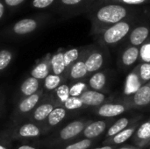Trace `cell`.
<instances>
[{
  "mask_svg": "<svg viewBox=\"0 0 150 149\" xmlns=\"http://www.w3.org/2000/svg\"><path fill=\"white\" fill-rule=\"evenodd\" d=\"M91 22V33L98 35L112 25L127 19L131 9L118 3H95L87 11Z\"/></svg>",
  "mask_w": 150,
  "mask_h": 149,
  "instance_id": "cell-1",
  "label": "cell"
},
{
  "mask_svg": "<svg viewBox=\"0 0 150 149\" xmlns=\"http://www.w3.org/2000/svg\"><path fill=\"white\" fill-rule=\"evenodd\" d=\"M50 19L48 12H38L25 17L4 27L0 31V39L13 40L26 38L42 29Z\"/></svg>",
  "mask_w": 150,
  "mask_h": 149,
  "instance_id": "cell-2",
  "label": "cell"
},
{
  "mask_svg": "<svg viewBox=\"0 0 150 149\" xmlns=\"http://www.w3.org/2000/svg\"><path fill=\"white\" fill-rule=\"evenodd\" d=\"M42 135H45L42 126L25 121L18 125H10L9 127L1 133V139L4 142H10L12 141H21L35 140Z\"/></svg>",
  "mask_w": 150,
  "mask_h": 149,
  "instance_id": "cell-3",
  "label": "cell"
},
{
  "mask_svg": "<svg viewBox=\"0 0 150 149\" xmlns=\"http://www.w3.org/2000/svg\"><path fill=\"white\" fill-rule=\"evenodd\" d=\"M92 122L90 119H77L66 125L54 135L43 141L42 145L46 148H55L69 142L80 135L84 128Z\"/></svg>",
  "mask_w": 150,
  "mask_h": 149,
  "instance_id": "cell-4",
  "label": "cell"
},
{
  "mask_svg": "<svg viewBox=\"0 0 150 149\" xmlns=\"http://www.w3.org/2000/svg\"><path fill=\"white\" fill-rule=\"evenodd\" d=\"M46 92L42 87L35 94L18 101L15 109L11 115L10 125L13 126L25 122L27 119V118L30 116V114L33 112L35 107L42 100Z\"/></svg>",
  "mask_w": 150,
  "mask_h": 149,
  "instance_id": "cell-5",
  "label": "cell"
},
{
  "mask_svg": "<svg viewBox=\"0 0 150 149\" xmlns=\"http://www.w3.org/2000/svg\"><path fill=\"white\" fill-rule=\"evenodd\" d=\"M132 25V22L127 18L122 20L97 35L98 41L104 47L114 46L127 37V35L131 32Z\"/></svg>",
  "mask_w": 150,
  "mask_h": 149,
  "instance_id": "cell-6",
  "label": "cell"
},
{
  "mask_svg": "<svg viewBox=\"0 0 150 149\" xmlns=\"http://www.w3.org/2000/svg\"><path fill=\"white\" fill-rule=\"evenodd\" d=\"M98 0H58L54 11L62 18H70L88 11Z\"/></svg>",
  "mask_w": 150,
  "mask_h": 149,
  "instance_id": "cell-7",
  "label": "cell"
},
{
  "mask_svg": "<svg viewBox=\"0 0 150 149\" xmlns=\"http://www.w3.org/2000/svg\"><path fill=\"white\" fill-rule=\"evenodd\" d=\"M129 110L139 109L150 105V82L143 84L136 91L121 99Z\"/></svg>",
  "mask_w": 150,
  "mask_h": 149,
  "instance_id": "cell-8",
  "label": "cell"
},
{
  "mask_svg": "<svg viewBox=\"0 0 150 149\" xmlns=\"http://www.w3.org/2000/svg\"><path fill=\"white\" fill-rule=\"evenodd\" d=\"M55 105L52 101L50 96L48 93H46L42 100L40 102V104L35 107L33 112L30 114V116L27 118L25 121L32 122L40 126H42L43 123L46 121L49 114L52 112V111L55 108Z\"/></svg>",
  "mask_w": 150,
  "mask_h": 149,
  "instance_id": "cell-9",
  "label": "cell"
},
{
  "mask_svg": "<svg viewBox=\"0 0 150 149\" xmlns=\"http://www.w3.org/2000/svg\"><path fill=\"white\" fill-rule=\"evenodd\" d=\"M103 46H90L88 54L85 60V65L87 71L90 74H93L101 69L105 61V53L102 49Z\"/></svg>",
  "mask_w": 150,
  "mask_h": 149,
  "instance_id": "cell-10",
  "label": "cell"
},
{
  "mask_svg": "<svg viewBox=\"0 0 150 149\" xmlns=\"http://www.w3.org/2000/svg\"><path fill=\"white\" fill-rule=\"evenodd\" d=\"M89 47L90 46L83 47L79 59L69 68L66 74L67 80H69L74 83L77 81H83V79H85V77L89 76V73L87 71V68L85 65V60H86Z\"/></svg>",
  "mask_w": 150,
  "mask_h": 149,
  "instance_id": "cell-11",
  "label": "cell"
},
{
  "mask_svg": "<svg viewBox=\"0 0 150 149\" xmlns=\"http://www.w3.org/2000/svg\"><path fill=\"white\" fill-rule=\"evenodd\" d=\"M42 87H43V83L41 81L36 79L31 76L26 77L22 82V83L20 84V86L18 90V92L16 95L17 102L25 97H30V96L35 94Z\"/></svg>",
  "mask_w": 150,
  "mask_h": 149,
  "instance_id": "cell-12",
  "label": "cell"
},
{
  "mask_svg": "<svg viewBox=\"0 0 150 149\" xmlns=\"http://www.w3.org/2000/svg\"><path fill=\"white\" fill-rule=\"evenodd\" d=\"M51 56V54H47L45 56L40 59L31 69L30 76L43 82L44 79L52 73Z\"/></svg>",
  "mask_w": 150,
  "mask_h": 149,
  "instance_id": "cell-13",
  "label": "cell"
},
{
  "mask_svg": "<svg viewBox=\"0 0 150 149\" xmlns=\"http://www.w3.org/2000/svg\"><path fill=\"white\" fill-rule=\"evenodd\" d=\"M129 110V108L123 103H106L98 106L95 112L98 116L104 118H113L119 116L125 112Z\"/></svg>",
  "mask_w": 150,
  "mask_h": 149,
  "instance_id": "cell-14",
  "label": "cell"
},
{
  "mask_svg": "<svg viewBox=\"0 0 150 149\" xmlns=\"http://www.w3.org/2000/svg\"><path fill=\"white\" fill-rule=\"evenodd\" d=\"M68 111L63 107H55L52 112L49 114L46 121L43 123L42 127L45 132V135L55 128L59 124H61L66 118Z\"/></svg>",
  "mask_w": 150,
  "mask_h": 149,
  "instance_id": "cell-15",
  "label": "cell"
},
{
  "mask_svg": "<svg viewBox=\"0 0 150 149\" xmlns=\"http://www.w3.org/2000/svg\"><path fill=\"white\" fill-rule=\"evenodd\" d=\"M133 142L136 147L144 148L150 144V119L142 123L133 135Z\"/></svg>",
  "mask_w": 150,
  "mask_h": 149,
  "instance_id": "cell-16",
  "label": "cell"
},
{
  "mask_svg": "<svg viewBox=\"0 0 150 149\" xmlns=\"http://www.w3.org/2000/svg\"><path fill=\"white\" fill-rule=\"evenodd\" d=\"M80 99L82 100L85 107H98L104 105V103L107 100V97L100 91H96L89 89L80 97Z\"/></svg>",
  "mask_w": 150,
  "mask_h": 149,
  "instance_id": "cell-17",
  "label": "cell"
},
{
  "mask_svg": "<svg viewBox=\"0 0 150 149\" xmlns=\"http://www.w3.org/2000/svg\"><path fill=\"white\" fill-rule=\"evenodd\" d=\"M138 126H139V125L136 122L134 123L129 127L126 128L125 130H123L122 132L119 133L118 134H116V135H114L112 137L105 139V141L103 142V145L104 146L119 145V144H122V143L126 142L127 140H129L131 137H133V135L136 132Z\"/></svg>",
  "mask_w": 150,
  "mask_h": 149,
  "instance_id": "cell-18",
  "label": "cell"
},
{
  "mask_svg": "<svg viewBox=\"0 0 150 149\" xmlns=\"http://www.w3.org/2000/svg\"><path fill=\"white\" fill-rule=\"evenodd\" d=\"M150 29L149 26L146 25H140L133 30H131L128 41L130 46L134 47H141L143 43H145L149 37Z\"/></svg>",
  "mask_w": 150,
  "mask_h": 149,
  "instance_id": "cell-19",
  "label": "cell"
},
{
  "mask_svg": "<svg viewBox=\"0 0 150 149\" xmlns=\"http://www.w3.org/2000/svg\"><path fill=\"white\" fill-rule=\"evenodd\" d=\"M108 122L104 120H98L94 122H91L83 131L81 135L84 139H95L98 137L100 134H102L105 130L107 128Z\"/></svg>",
  "mask_w": 150,
  "mask_h": 149,
  "instance_id": "cell-20",
  "label": "cell"
},
{
  "mask_svg": "<svg viewBox=\"0 0 150 149\" xmlns=\"http://www.w3.org/2000/svg\"><path fill=\"white\" fill-rule=\"evenodd\" d=\"M52 101L56 107H62L64 103L70 97L69 95V84L66 83L61 84L53 92L48 93Z\"/></svg>",
  "mask_w": 150,
  "mask_h": 149,
  "instance_id": "cell-21",
  "label": "cell"
},
{
  "mask_svg": "<svg viewBox=\"0 0 150 149\" xmlns=\"http://www.w3.org/2000/svg\"><path fill=\"white\" fill-rule=\"evenodd\" d=\"M140 59V47L129 46L122 53L120 56V63L124 68L133 66Z\"/></svg>",
  "mask_w": 150,
  "mask_h": 149,
  "instance_id": "cell-22",
  "label": "cell"
},
{
  "mask_svg": "<svg viewBox=\"0 0 150 149\" xmlns=\"http://www.w3.org/2000/svg\"><path fill=\"white\" fill-rule=\"evenodd\" d=\"M63 54H64V51L62 49L58 50L56 53L52 54V56H51V69H52V74L57 75V76H62L65 77L66 68H65Z\"/></svg>",
  "mask_w": 150,
  "mask_h": 149,
  "instance_id": "cell-23",
  "label": "cell"
},
{
  "mask_svg": "<svg viewBox=\"0 0 150 149\" xmlns=\"http://www.w3.org/2000/svg\"><path fill=\"white\" fill-rule=\"evenodd\" d=\"M107 83V76L105 72L98 71L96 73L91 74L88 80V86L90 90H93L96 91H102L105 90Z\"/></svg>",
  "mask_w": 150,
  "mask_h": 149,
  "instance_id": "cell-24",
  "label": "cell"
},
{
  "mask_svg": "<svg viewBox=\"0 0 150 149\" xmlns=\"http://www.w3.org/2000/svg\"><path fill=\"white\" fill-rule=\"evenodd\" d=\"M66 82H67L66 77H64L62 76L54 75L51 73L42 82L43 83V89H44L46 93H51L55 89H57L61 84H62Z\"/></svg>",
  "mask_w": 150,
  "mask_h": 149,
  "instance_id": "cell-25",
  "label": "cell"
},
{
  "mask_svg": "<svg viewBox=\"0 0 150 149\" xmlns=\"http://www.w3.org/2000/svg\"><path fill=\"white\" fill-rule=\"evenodd\" d=\"M58 0H30L29 7L40 12H46L48 10H54Z\"/></svg>",
  "mask_w": 150,
  "mask_h": 149,
  "instance_id": "cell-26",
  "label": "cell"
},
{
  "mask_svg": "<svg viewBox=\"0 0 150 149\" xmlns=\"http://www.w3.org/2000/svg\"><path fill=\"white\" fill-rule=\"evenodd\" d=\"M132 123V119L129 118H121L120 119H118L116 122H114L107 130L106 132V139L112 137L116 134H118L119 133L122 132L123 130H125L126 128H127Z\"/></svg>",
  "mask_w": 150,
  "mask_h": 149,
  "instance_id": "cell-27",
  "label": "cell"
},
{
  "mask_svg": "<svg viewBox=\"0 0 150 149\" xmlns=\"http://www.w3.org/2000/svg\"><path fill=\"white\" fill-rule=\"evenodd\" d=\"M83 49V47H74V48H70V49H68V50L64 51L63 58H64V63H65V68H66L65 77H66V74H67L69 68L81 56Z\"/></svg>",
  "mask_w": 150,
  "mask_h": 149,
  "instance_id": "cell-28",
  "label": "cell"
},
{
  "mask_svg": "<svg viewBox=\"0 0 150 149\" xmlns=\"http://www.w3.org/2000/svg\"><path fill=\"white\" fill-rule=\"evenodd\" d=\"M14 59V51L5 47L0 49V74L4 72Z\"/></svg>",
  "mask_w": 150,
  "mask_h": 149,
  "instance_id": "cell-29",
  "label": "cell"
},
{
  "mask_svg": "<svg viewBox=\"0 0 150 149\" xmlns=\"http://www.w3.org/2000/svg\"><path fill=\"white\" fill-rule=\"evenodd\" d=\"M89 90V86L84 81H77L69 84V95L74 97H80L86 90Z\"/></svg>",
  "mask_w": 150,
  "mask_h": 149,
  "instance_id": "cell-30",
  "label": "cell"
},
{
  "mask_svg": "<svg viewBox=\"0 0 150 149\" xmlns=\"http://www.w3.org/2000/svg\"><path fill=\"white\" fill-rule=\"evenodd\" d=\"M142 84L150 82V63L142 62L135 68Z\"/></svg>",
  "mask_w": 150,
  "mask_h": 149,
  "instance_id": "cell-31",
  "label": "cell"
},
{
  "mask_svg": "<svg viewBox=\"0 0 150 149\" xmlns=\"http://www.w3.org/2000/svg\"><path fill=\"white\" fill-rule=\"evenodd\" d=\"M63 108H65L67 111H76V110H79V109H83L84 108V105L83 104L82 100L80 99V97H70L63 105L62 106Z\"/></svg>",
  "mask_w": 150,
  "mask_h": 149,
  "instance_id": "cell-32",
  "label": "cell"
},
{
  "mask_svg": "<svg viewBox=\"0 0 150 149\" xmlns=\"http://www.w3.org/2000/svg\"><path fill=\"white\" fill-rule=\"evenodd\" d=\"M93 144V141L90 139H83L76 142L66 145L61 149H88Z\"/></svg>",
  "mask_w": 150,
  "mask_h": 149,
  "instance_id": "cell-33",
  "label": "cell"
},
{
  "mask_svg": "<svg viewBox=\"0 0 150 149\" xmlns=\"http://www.w3.org/2000/svg\"><path fill=\"white\" fill-rule=\"evenodd\" d=\"M140 60L142 62L150 63V38L140 47Z\"/></svg>",
  "mask_w": 150,
  "mask_h": 149,
  "instance_id": "cell-34",
  "label": "cell"
},
{
  "mask_svg": "<svg viewBox=\"0 0 150 149\" xmlns=\"http://www.w3.org/2000/svg\"><path fill=\"white\" fill-rule=\"evenodd\" d=\"M7 11L11 13L17 11L19 8H21L28 0H3Z\"/></svg>",
  "mask_w": 150,
  "mask_h": 149,
  "instance_id": "cell-35",
  "label": "cell"
},
{
  "mask_svg": "<svg viewBox=\"0 0 150 149\" xmlns=\"http://www.w3.org/2000/svg\"><path fill=\"white\" fill-rule=\"evenodd\" d=\"M150 2V0H98L97 3H118L127 6L144 4Z\"/></svg>",
  "mask_w": 150,
  "mask_h": 149,
  "instance_id": "cell-36",
  "label": "cell"
},
{
  "mask_svg": "<svg viewBox=\"0 0 150 149\" xmlns=\"http://www.w3.org/2000/svg\"><path fill=\"white\" fill-rule=\"evenodd\" d=\"M7 8L4 3L3 0H0V23L5 18V15H6V12H7Z\"/></svg>",
  "mask_w": 150,
  "mask_h": 149,
  "instance_id": "cell-37",
  "label": "cell"
},
{
  "mask_svg": "<svg viewBox=\"0 0 150 149\" xmlns=\"http://www.w3.org/2000/svg\"><path fill=\"white\" fill-rule=\"evenodd\" d=\"M4 105H5V95L4 90L0 89V116L4 112Z\"/></svg>",
  "mask_w": 150,
  "mask_h": 149,
  "instance_id": "cell-38",
  "label": "cell"
},
{
  "mask_svg": "<svg viewBox=\"0 0 150 149\" xmlns=\"http://www.w3.org/2000/svg\"><path fill=\"white\" fill-rule=\"evenodd\" d=\"M17 149H36L34 147L29 146V145H21L19 146Z\"/></svg>",
  "mask_w": 150,
  "mask_h": 149,
  "instance_id": "cell-39",
  "label": "cell"
},
{
  "mask_svg": "<svg viewBox=\"0 0 150 149\" xmlns=\"http://www.w3.org/2000/svg\"><path fill=\"white\" fill-rule=\"evenodd\" d=\"M118 149H142L138 148V147H134V146H125V147H122V148H119Z\"/></svg>",
  "mask_w": 150,
  "mask_h": 149,
  "instance_id": "cell-40",
  "label": "cell"
},
{
  "mask_svg": "<svg viewBox=\"0 0 150 149\" xmlns=\"http://www.w3.org/2000/svg\"><path fill=\"white\" fill-rule=\"evenodd\" d=\"M93 149H115L114 147L112 146H103V147H100V148H96Z\"/></svg>",
  "mask_w": 150,
  "mask_h": 149,
  "instance_id": "cell-41",
  "label": "cell"
},
{
  "mask_svg": "<svg viewBox=\"0 0 150 149\" xmlns=\"http://www.w3.org/2000/svg\"><path fill=\"white\" fill-rule=\"evenodd\" d=\"M0 149H9V148L6 146V142L2 141V143H0Z\"/></svg>",
  "mask_w": 150,
  "mask_h": 149,
  "instance_id": "cell-42",
  "label": "cell"
}]
</instances>
